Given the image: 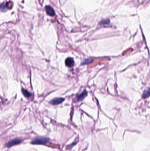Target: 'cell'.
Masks as SVG:
<instances>
[{
	"label": "cell",
	"mask_w": 150,
	"mask_h": 151,
	"mask_svg": "<svg viewBox=\"0 0 150 151\" xmlns=\"http://www.w3.org/2000/svg\"><path fill=\"white\" fill-rule=\"evenodd\" d=\"M49 139L44 137H37L33 139L31 144H46L48 143Z\"/></svg>",
	"instance_id": "cell-1"
},
{
	"label": "cell",
	"mask_w": 150,
	"mask_h": 151,
	"mask_svg": "<svg viewBox=\"0 0 150 151\" xmlns=\"http://www.w3.org/2000/svg\"><path fill=\"white\" fill-rule=\"evenodd\" d=\"M22 142V140L20 138H15L13 139L12 141H9L6 144V146L8 147H10L12 146L15 145L16 144H19L20 143Z\"/></svg>",
	"instance_id": "cell-2"
},
{
	"label": "cell",
	"mask_w": 150,
	"mask_h": 151,
	"mask_svg": "<svg viewBox=\"0 0 150 151\" xmlns=\"http://www.w3.org/2000/svg\"><path fill=\"white\" fill-rule=\"evenodd\" d=\"M64 100L65 99L63 98H55L52 100H51L50 102V103L51 104L53 105H58L59 104H60L62 102H63Z\"/></svg>",
	"instance_id": "cell-3"
},
{
	"label": "cell",
	"mask_w": 150,
	"mask_h": 151,
	"mask_svg": "<svg viewBox=\"0 0 150 151\" xmlns=\"http://www.w3.org/2000/svg\"><path fill=\"white\" fill-rule=\"evenodd\" d=\"M46 13L48 15L51 16H53L55 15V11L51 6H46Z\"/></svg>",
	"instance_id": "cell-4"
},
{
	"label": "cell",
	"mask_w": 150,
	"mask_h": 151,
	"mask_svg": "<svg viewBox=\"0 0 150 151\" xmlns=\"http://www.w3.org/2000/svg\"><path fill=\"white\" fill-rule=\"evenodd\" d=\"M65 63L67 67H70L72 66L74 64V59L71 58H68L65 60Z\"/></svg>",
	"instance_id": "cell-5"
},
{
	"label": "cell",
	"mask_w": 150,
	"mask_h": 151,
	"mask_svg": "<svg viewBox=\"0 0 150 151\" xmlns=\"http://www.w3.org/2000/svg\"><path fill=\"white\" fill-rule=\"evenodd\" d=\"M87 92L85 90L83 91V92L81 93V94L78 96L77 99V100L78 101H82L85 98V96H86L87 95Z\"/></svg>",
	"instance_id": "cell-6"
},
{
	"label": "cell",
	"mask_w": 150,
	"mask_h": 151,
	"mask_svg": "<svg viewBox=\"0 0 150 151\" xmlns=\"http://www.w3.org/2000/svg\"><path fill=\"white\" fill-rule=\"evenodd\" d=\"M149 96H150V88H148V89L146 90L143 92L142 95V98L144 99Z\"/></svg>",
	"instance_id": "cell-7"
},
{
	"label": "cell",
	"mask_w": 150,
	"mask_h": 151,
	"mask_svg": "<svg viewBox=\"0 0 150 151\" xmlns=\"http://www.w3.org/2000/svg\"><path fill=\"white\" fill-rule=\"evenodd\" d=\"M22 92L23 94V95L26 97H29L31 96V94L30 92H28V91H27L26 90L24 89H22Z\"/></svg>",
	"instance_id": "cell-8"
},
{
	"label": "cell",
	"mask_w": 150,
	"mask_h": 151,
	"mask_svg": "<svg viewBox=\"0 0 150 151\" xmlns=\"http://www.w3.org/2000/svg\"><path fill=\"white\" fill-rule=\"evenodd\" d=\"M93 59H92V58H89V59H86L81 63V65H83L89 64L90 63L92 62L93 61Z\"/></svg>",
	"instance_id": "cell-9"
},
{
	"label": "cell",
	"mask_w": 150,
	"mask_h": 151,
	"mask_svg": "<svg viewBox=\"0 0 150 151\" xmlns=\"http://www.w3.org/2000/svg\"><path fill=\"white\" fill-rule=\"evenodd\" d=\"M109 20L106 19V20H103V21H101L100 22V23L101 24H107L109 23Z\"/></svg>",
	"instance_id": "cell-10"
}]
</instances>
